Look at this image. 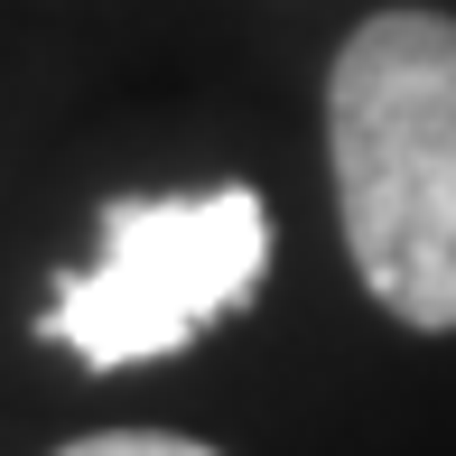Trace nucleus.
Wrapping results in <instances>:
<instances>
[{"instance_id": "nucleus-1", "label": "nucleus", "mask_w": 456, "mask_h": 456, "mask_svg": "<svg viewBox=\"0 0 456 456\" xmlns=\"http://www.w3.org/2000/svg\"><path fill=\"white\" fill-rule=\"evenodd\" d=\"M336 215L363 289L401 326H456V19L382 10L326 75Z\"/></svg>"}, {"instance_id": "nucleus-2", "label": "nucleus", "mask_w": 456, "mask_h": 456, "mask_svg": "<svg viewBox=\"0 0 456 456\" xmlns=\"http://www.w3.org/2000/svg\"><path fill=\"white\" fill-rule=\"evenodd\" d=\"M271 271V215L252 186L205 196H112L102 252L56 289L47 336L75 345V363L121 372L196 345L215 317H233Z\"/></svg>"}, {"instance_id": "nucleus-3", "label": "nucleus", "mask_w": 456, "mask_h": 456, "mask_svg": "<svg viewBox=\"0 0 456 456\" xmlns=\"http://www.w3.org/2000/svg\"><path fill=\"white\" fill-rule=\"evenodd\" d=\"M56 456H215V447L168 438V428H102V438H75V447H56Z\"/></svg>"}]
</instances>
